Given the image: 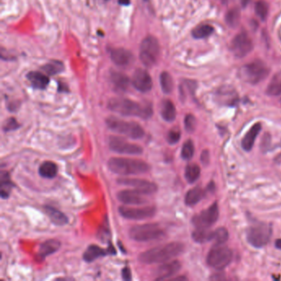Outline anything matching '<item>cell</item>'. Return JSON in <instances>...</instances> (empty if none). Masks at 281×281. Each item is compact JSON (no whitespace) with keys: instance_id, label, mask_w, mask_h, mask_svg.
<instances>
[{"instance_id":"obj_1","label":"cell","mask_w":281,"mask_h":281,"mask_svg":"<svg viewBox=\"0 0 281 281\" xmlns=\"http://www.w3.org/2000/svg\"><path fill=\"white\" fill-rule=\"evenodd\" d=\"M108 108L112 112L125 117H136L147 120L153 116V106L148 102H135L123 97L112 98L108 102Z\"/></svg>"},{"instance_id":"obj_2","label":"cell","mask_w":281,"mask_h":281,"mask_svg":"<svg viewBox=\"0 0 281 281\" xmlns=\"http://www.w3.org/2000/svg\"><path fill=\"white\" fill-rule=\"evenodd\" d=\"M184 249L185 246L182 242H170L143 252L139 257V260L147 265L167 262L181 255Z\"/></svg>"},{"instance_id":"obj_3","label":"cell","mask_w":281,"mask_h":281,"mask_svg":"<svg viewBox=\"0 0 281 281\" xmlns=\"http://www.w3.org/2000/svg\"><path fill=\"white\" fill-rule=\"evenodd\" d=\"M111 172L120 176L143 174L150 170V166L140 159L112 158L108 161Z\"/></svg>"},{"instance_id":"obj_4","label":"cell","mask_w":281,"mask_h":281,"mask_svg":"<svg viewBox=\"0 0 281 281\" xmlns=\"http://www.w3.org/2000/svg\"><path fill=\"white\" fill-rule=\"evenodd\" d=\"M110 130L132 140H140L144 136V130L136 121H128L116 117H110L106 120Z\"/></svg>"},{"instance_id":"obj_5","label":"cell","mask_w":281,"mask_h":281,"mask_svg":"<svg viewBox=\"0 0 281 281\" xmlns=\"http://www.w3.org/2000/svg\"><path fill=\"white\" fill-rule=\"evenodd\" d=\"M129 236L136 242H150L163 239L166 235L159 224H144L130 228Z\"/></svg>"},{"instance_id":"obj_6","label":"cell","mask_w":281,"mask_h":281,"mask_svg":"<svg viewBox=\"0 0 281 281\" xmlns=\"http://www.w3.org/2000/svg\"><path fill=\"white\" fill-rule=\"evenodd\" d=\"M234 253L228 247L223 245H215L209 252L207 255V264L215 270H223L232 262Z\"/></svg>"},{"instance_id":"obj_7","label":"cell","mask_w":281,"mask_h":281,"mask_svg":"<svg viewBox=\"0 0 281 281\" xmlns=\"http://www.w3.org/2000/svg\"><path fill=\"white\" fill-rule=\"evenodd\" d=\"M160 53L159 41L154 37L148 36L143 39L140 49L141 62L146 67H152L156 64Z\"/></svg>"},{"instance_id":"obj_8","label":"cell","mask_w":281,"mask_h":281,"mask_svg":"<svg viewBox=\"0 0 281 281\" xmlns=\"http://www.w3.org/2000/svg\"><path fill=\"white\" fill-rule=\"evenodd\" d=\"M272 229L268 224H258L247 230V240L253 247L257 248L265 247L271 239Z\"/></svg>"},{"instance_id":"obj_9","label":"cell","mask_w":281,"mask_h":281,"mask_svg":"<svg viewBox=\"0 0 281 281\" xmlns=\"http://www.w3.org/2000/svg\"><path fill=\"white\" fill-rule=\"evenodd\" d=\"M269 69L261 61H254L245 65L241 70V76L247 83L258 84L268 76Z\"/></svg>"},{"instance_id":"obj_10","label":"cell","mask_w":281,"mask_h":281,"mask_svg":"<svg viewBox=\"0 0 281 281\" xmlns=\"http://www.w3.org/2000/svg\"><path fill=\"white\" fill-rule=\"evenodd\" d=\"M219 206L216 202H214L209 208L195 214L191 222L196 229H209L216 223L219 219Z\"/></svg>"},{"instance_id":"obj_11","label":"cell","mask_w":281,"mask_h":281,"mask_svg":"<svg viewBox=\"0 0 281 281\" xmlns=\"http://www.w3.org/2000/svg\"><path fill=\"white\" fill-rule=\"evenodd\" d=\"M109 148L112 151L117 154L128 155H140L143 154V152L141 146L130 143L120 136H110Z\"/></svg>"},{"instance_id":"obj_12","label":"cell","mask_w":281,"mask_h":281,"mask_svg":"<svg viewBox=\"0 0 281 281\" xmlns=\"http://www.w3.org/2000/svg\"><path fill=\"white\" fill-rule=\"evenodd\" d=\"M120 215L127 219L132 220H143L150 219L156 213L155 206H143V207H128L120 206L119 208Z\"/></svg>"},{"instance_id":"obj_13","label":"cell","mask_w":281,"mask_h":281,"mask_svg":"<svg viewBox=\"0 0 281 281\" xmlns=\"http://www.w3.org/2000/svg\"><path fill=\"white\" fill-rule=\"evenodd\" d=\"M118 184L135 188V190L151 195L158 190V186L148 180L140 178H120L117 180Z\"/></svg>"},{"instance_id":"obj_14","label":"cell","mask_w":281,"mask_h":281,"mask_svg":"<svg viewBox=\"0 0 281 281\" xmlns=\"http://www.w3.org/2000/svg\"><path fill=\"white\" fill-rule=\"evenodd\" d=\"M253 49V43L252 39L245 32H241L234 37V39L233 40L231 49L234 55L237 57H244L248 55Z\"/></svg>"},{"instance_id":"obj_15","label":"cell","mask_w":281,"mask_h":281,"mask_svg":"<svg viewBox=\"0 0 281 281\" xmlns=\"http://www.w3.org/2000/svg\"><path fill=\"white\" fill-rule=\"evenodd\" d=\"M149 195L135 190H123L117 193V199L120 202L129 206H142L148 203Z\"/></svg>"},{"instance_id":"obj_16","label":"cell","mask_w":281,"mask_h":281,"mask_svg":"<svg viewBox=\"0 0 281 281\" xmlns=\"http://www.w3.org/2000/svg\"><path fill=\"white\" fill-rule=\"evenodd\" d=\"M132 84L138 91L147 93L153 88V80L149 73L143 69L136 70L132 78Z\"/></svg>"},{"instance_id":"obj_17","label":"cell","mask_w":281,"mask_h":281,"mask_svg":"<svg viewBox=\"0 0 281 281\" xmlns=\"http://www.w3.org/2000/svg\"><path fill=\"white\" fill-rule=\"evenodd\" d=\"M108 254H116V250L113 246H110L107 250H105L97 245H90L84 253V260L87 262H92L98 258L106 257Z\"/></svg>"},{"instance_id":"obj_18","label":"cell","mask_w":281,"mask_h":281,"mask_svg":"<svg viewBox=\"0 0 281 281\" xmlns=\"http://www.w3.org/2000/svg\"><path fill=\"white\" fill-rule=\"evenodd\" d=\"M182 268V264L178 260H172L170 262H165L163 266L158 269L156 274V280L164 281L174 276Z\"/></svg>"},{"instance_id":"obj_19","label":"cell","mask_w":281,"mask_h":281,"mask_svg":"<svg viewBox=\"0 0 281 281\" xmlns=\"http://www.w3.org/2000/svg\"><path fill=\"white\" fill-rule=\"evenodd\" d=\"M111 58L116 65L122 67L130 65L134 60L133 54L128 49L123 48L112 49L111 51Z\"/></svg>"},{"instance_id":"obj_20","label":"cell","mask_w":281,"mask_h":281,"mask_svg":"<svg viewBox=\"0 0 281 281\" xmlns=\"http://www.w3.org/2000/svg\"><path fill=\"white\" fill-rule=\"evenodd\" d=\"M260 130H261V124L259 122L256 123L255 125H253L250 130H248V132L245 135L242 140V147L245 151L249 152L252 150Z\"/></svg>"},{"instance_id":"obj_21","label":"cell","mask_w":281,"mask_h":281,"mask_svg":"<svg viewBox=\"0 0 281 281\" xmlns=\"http://www.w3.org/2000/svg\"><path fill=\"white\" fill-rule=\"evenodd\" d=\"M26 78L30 82L31 86L34 89H40V90L47 89L49 83V77L38 71L30 72L26 75Z\"/></svg>"},{"instance_id":"obj_22","label":"cell","mask_w":281,"mask_h":281,"mask_svg":"<svg viewBox=\"0 0 281 281\" xmlns=\"http://www.w3.org/2000/svg\"><path fill=\"white\" fill-rule=\"evenodd\" d=\"M45 213L49 217L50 221L57 226H63L68 224L69 219L65 213L52 206H47L44 207Z\"/></svg>"},{"instance_id":"obj_23","label":"cell","mask_w":281,"mask_h":281,"mask_svg":"<svg viewBox=\"0 0 281 281\" xmlns=\"http://www.w3.org/2000/svg\"><path fill=\"white\" fill-rule=\"evenodd\" d=\"M161 116L163 119L167 122L174 121L177 117V110L172 101L168 99L163 101L161 105Z\"/></svg>"},{"instance_id":"obj_24","label":"cell","mask_w":281,"mask_h":281,"mask_svg":"<svg viewBox=\"0 0 281 281\" xmlns=\"http://www.w3.org/2000/svg\"><path fill=\"white\" fill-rule=\"evenodd\" d=\"M60 241L55 239L47 240L40 246L38 256L42 259H44L48 256L56 253L60 249Z\"/></svg>"},{"instance_id":"obj_25","label":"cell","mask_w":281,"mask_h":281,"mask_svg":"<svg viewBox=\"0 0 281 281\" xmlns=\"http://www.w3.org/2000/svg\"><path fill=\"white\" fill-rule=\"evenodd\" d=\"M206 195V191L204 190V189H202V188L199 187L192 188V189H190V190L187 193V195H186V205L188 206H195V205L199 203L202 199H204Z\"/></svg>"},{"instance_id":"obj_26","label":"cell","mask_w":281,"mask_h":281,"mask_svg":"<svg viewBox=\"0 0 281 281\" xmlns=\"http://www.w3.org/2000/svg\"><path fill=\"white\" fill-rule=\"evenodd\" d=\"M111 78H112V84H114L116 89L119 91H125L129 87L130 79L127 76L121 73H118L116 71H112L111 73Z\"/></svg>"},{"instance_id":"obj_27","label":"cell","mask_w":281,"mask_h":281,"mask_svg":"<svg viewBox=\"0 0 281 281\" xmlns=\"http://www.w3.org/2000/svg\"><path fill=\"white\" fill-rule=\"evenodd\" d=\"M58 173V166L53 162H44L40 166L39 174L44 178L51 179L56 177Z\"/></svg>"},{"instance_id":"obj_28","label":"cell","mask_w":281,"mask_h":281,"mask_svg":"<svg viewBox=\"0 0 281 281\" xmlns=\"http://www.w3.org/2000/svg\"><path fill=\"white\" fill-rule=\"evenodd\" d=\"M213 231L209 229H196L192 233V239L197 243H206L213 241Z\"/></svg>"},{"instance_id":"obj_29","label":"cell","mask_w":281,"mask_h":281,"mask_svg":"<svg viewBox=\"0 0 281 281\" xmlns=\"http://www.w3.org/2000/svg\"><path fill=\"white\" fill-rule=\"evenodd\" d=\"M201 176V167L196 164H188L186 167L185 178L190 184L195 183Z\"/></svg>"},{"instance_id":"obj_30","label":"cell","mask_w":281,"mask_h":281,"mask_svg":"<svg viewBox=\"0 0 281 281\" xmlns=\"http://www.w3.org/2000/svg\"><path fill=\"white\" fill-rule=\"evenodd\" d=\"M13 187V183L11 182L8 172L2 171L1 172V196L2 198L6 199L8 197Z\"/></svg>"},{"instance_id":"obj_31","label":"cell","mask_w":281,"mask_h":281,"mask_svg":"<svg viewBox=\"0 0 281 281\" xmlns=\"http://www.w3.org/2000/svg\"><path fill=\"white\" fill-rule=\"evenodd\" d=\"M213 26L208 24H202L200 26H196L192 31L193 37L196 39H203L208 37L213 33Z\"/></svg>"},{"instance_id":"obj_32","label":"cell","mask_w":281,"mask_h":281,"mask_svg":"<svg viewBox=\"0 0 281 281\" xmlns=\"http://www.w3.org/2000/svg\"><path fill=\"white\" fill-rule=\"evenodd\" d=\"M42 70L46 73L49 74V75H55V74H57V73L62 72L65 70V66H64V64L62 62H60V61L52 60V61H50L47 65H45L42 67Z\"/></svg>"},{"instance_id":"obj_33","label":"cell","mask_w":281,"mask_h":281,"mask_svg":"<svg viewBox=\"0 0 281 281\" xmlns=\"http://www.w3.org/2000/svg\"><path fill=\"white\" fill-rule=\"evenodd\" d=\"M160 84L164 94H171L173 90V80L172 76L167 72H163L160 74Z\"/></svg>"},{"instance_id":"obj_34","label":"cell","mask_w":281,"mask_h":281,"mask_svg":"<svg viewBox=\"0 0 281 281\" xmlns=\"http://www.w3.org/2000/svg\"><path fill=\"white\" fill-rule=\"evenodd\" d=\"M240 18L241 16H240L239 10L237 8H233L226 13L225 21L229 26L235 27L239 23Z\"/></svg>"},{"instance_id":"obj_35","label":"cell","mask_w":281,"mask_h":281,"mask_svg":"<svg viewBox=\"0 0 281 281\" xmlns=\"http://www.w3.org/2000/svg\"><path fill=\"white\" fill-rule=\"evenodd\" d=\"M195 154V146L193 143L192 140H188L186 141L185 143H183V148H182V152H181V156L184 160H190L192 159Z\"/></svg>"},{"instance_id":"obj_36","label":"cell","mask_w":281,"mask_h":281,"mask_svg":"<svg viewBox=\"0 0 281 281\" xmlns=\"http://www.w3.org/2000/svg\"><path fill=\"white\" fill-rule=\"evenodd\" d=\"M214 236H213V241L215 242L216 245H223L229 240V231L224 227L218 228L216 230L213 231Z\"/></svg>"},{"instance_id":"obj_37","label":"cell","mask_w":281,"mask_h":281,"mask_svg":"<svg viewBox=\"0 0 281 281\" xmlns=\"http://www.w3.org/2000/svg\"><path fill=\"white\" fill-rule=\"evenodd\" d=\"M255 11L257 15L264 21V20H266L267 16H268V4L264 0H259L256 3Z\"/></svg>"},{"instance_id":"obj_38","label":"cell","mask_w":281,"mask_h":281,"mask_svg":"<svg viewBox=\"0 0 281 281\" xmlns=\"http://www.w3.org/2000/svg\"><path fill=\"white\" fill-rule=\"evenodd\" d=\"M184 125L188 133H193L196 128V119L195 117L191 114L187 115L184 120Z\"/></svg>"},{"instance_id":"obj_39","label":"cell","mask_w":281,"mask_h":281,"mask_svg":"<svg viewBox=\"0 0 281 281\" xmlns=\"http://www.w3.org/2000/svg\"><path fill=\"white\" fill-rule=\"evenodd\" d=\"M181 139V131L179 129H172L167 134V140L170 144H176Z\"/></svg>"},{"instance_id":"obj_40","label":"cell","mask_w":281,"mask_h":281,"mask_svg":"<svg viewBox=\"0 0 281 281\" xmlns=\"http://www.w3.org/2000/svg\"><path fill=\"white\" fill-rule=\"evenodd\" d=\"M266 94L269 96H281V83H272L266 90Z\"/></svg>"},{"instance_id":"obj_41","label":"cell","mask_w":281,"mask_h":281,"mask_svg":"<svg viewBox=\"0 0 281 281\" xmlns=\"http://www.w3.org/2000/svg\"><path fill=\"white\" fill-rule=\"evenodd\" d=\"M19 127H20V125H19V122L17 121L15 118L12 117L6 120L4 125H3V129L5 132H8V131L16 130Z\"/></svg>"},{"instance_id":"obj_42","label":"cell","mask_w":281,"mask_h":281,"mask_svg":"<svg viewBox=\"0 0 281 281\" xmlns=\"http://www.w3.org/2000/svg\"><path fill=\"white\" fill-rule=\"evenodd\" d=\"M270 144H271V137H270L269 135H266V134L263 137L262 143H261L260 148H261L262 150H267Z\"/></svg>"},{"instance_id":"obj_43","label":"cell","mask_w":281,"mask_h":281,"mask_svg":"<svg viewBox=\"0 0 281 281\" xmlns=\"http://www.w3.org/2000/svg\"><path fill=\"white\" fill-rule=\"evenodd\" d=\"M210 159H211V157H210V152H209L207 149H205V150H203V152L201 153V163H202L204 165H207V164H209V163H210Z\"/></svg>"},{"instance_id":"obj_44","label":"cell","mask_w":281,"mask_h":281,"mask_svg":"<svg viewBox=\"0 0 281 281\" xmlns=\"http://www.w3.org/2000/svg\"><path fill=\"white\" fill-rule=\"evenodd\" d=\"M122 277L125 281L131 280V271L129 267H125L122 271Z\"/></svg>"},{"instance_id":"obj_45","label":"cell","mask_w":281,"mask_h":281,"mask_svg":"<svg viewBox=\"0 0 281 281\" xmlns=\"http://www.w3.org/2000/svg\"><path fill=\"white\" fill-rule=\"evenodd\" d=\"M118 2L121 5H129L130 3V0H118Z\"/></svg>"},{"instance_id":"obj_46","label":"cell","mask_w":281,"mask_h":281,"mask_svg":"<svg viewBox=\"0 0 281 281\" xmlns=\"http://www.w3.org/2000/svg\"><path fill=\"white\" fill-rule=\"evenodd\" d=\"M250 1L251 0H240V2L242 3V5L243 8L246 7L248 3H250Z\"/></svg>"},{"instance_id":"obj_47","label":"cell","mask_w":281,"mask_h":281,"mask_svg":"<svg viewBox=\"0 0 281 281\" xmlns=\"http://www.w3.org/2000/svg\"><path fill=\"white\" fill-rule=\"evenodd\" d=\"M275 245H276V248H278V249L281 250V239L276 240Z\"/></svg>"}]
</instances>
